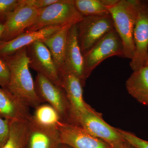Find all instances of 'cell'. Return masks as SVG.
<instances>
[{
	"instance_id": "1",
	"label": "cell",
	"mask_w": 148,
	"mask_h": 148,
	"mask_svg": "<svg viewBox=\"0 0 148 148\" xmlns=\"http://www.w3.org/2000/svg\"><path fill=\"white\" fill-rule=\"evenodd\" d=\"M8 65L10 81L7 89L30 108H36L44 103L36 92L34 81L29 70L27 48L3 58Z\"/></svg>"
},
{
	"instance_id": "2",
	"label": "cell",
	"mask_w": 148,
	"mask_h": 148,
	"mask_svg": "<svg viewBox=\"0 0 148 148\" xmlns=\"http://www.w3.org/2000/svg\"><path fill=\"white\" fill-rule=\"evenodd\" d=\"M108 9L122 42L124 58L132 60L135 51L133 33L138 16L136 0H118Z\"/></svg>"
},
{
	"instance_id": "3",
	"label": "cell",
	"mask_w": 148,
	"mask_h": 148,
	"mask_svg": "<svg viewBox=\"0 0 148 148\" xmlns=\"http://www.w3.org/2000/svg\"><path fill=\"white\" fill-rule=\"evenodd\" d=\"M83 16L77 10L74 0H58L39 10L34 24L26 32H36L48 27H64L77 24Z\"/></svg>"
},
{
	"instance_id": "4",
	"label": "cell",
	"mask_w": 148,
	"mask_h": 148,
	"mask_svg": "<svg viewBox=\"0 0 148 148\" xmlns=\"http://www.w3.org/2000/svg\"><path fill=\"white\" fill-rule=\"evenodd\" d=\"M34 85L38 97L43 103H47L56 110L61 121L79 125L71 103L62 86L56 85L42 75L38 73Z\"/></svg>"
},
{
	"instance_id": "5",
	"label": "cell",
	"mask_w": 148,
	"mask_h": 148,
	"mask_svg": "<svg viewBox=\"0 0 148 148\" xmlns=\"http://www.w3.org/2000/svg\"><path fill=\"white\" fill-rule=\"evenodd\" d=\"M78 40L84 56L106 34L114 29L110 14L83 16L77 24Z\"/></svg>"
},
{
	"instance_id": "6",
	"label": "cell",
	"mask_w": 148,
	"mask_h": 148,
	"mask_svg": "<svg viewBox=\"0 0 148 148\" xmlns=\"http://www.w3.org/2000/svg\"><path fill=\"white\" fill-rule=\"evenodd\" d=\"M113 56L124 58L122 42L114 29L106 34L84 56L86 79L101 62Z\"/></svg>"
},
{
	"instance_id": "7",
	"label": "cell",
	"mask_w": 148,
	"mask_h": 148,
	"mask_svg": "<svg viewBox=\"0 0 148 148\" xmlns=\"http://www.w3.org/2000/svg\"><path fill=\"white\" fill-rule=\"evenodd\" d=\"M136 4L138 16L133 33L135 51L130 62L133 71L146 66L148 61V4L138 0Z\"/></svg>"
},
{
	"instance_id": "8",
	"label": "cell",
	"mask_w": 148,
	"mask_h": 148,
	"mask_svg": "<svg viewBox=\"0 0 148 148\" xmlns=\"http://www.w3.org/2000/svg\"><path fill=\"white\" fill-rule=\"evenodd\" d=\"M38 11L24 0H20L15 9L6 17L1 41L11 40L26 32L34 23Z\"/></svg>"
},
{
	"instance_id": "9",
	"label": "cell",
	"mask_w": 148,
	"mask_h": 148,
	"mask_svg": "<svg viewBox=\"0 0 148 148\" xmlns=\"http://www.w3.org/2000/svg\"><path fill=\"white\" fill-rule=\"evenodd\" d=\"M26 48L29 67L54 84L62 86L59 71L47 47L40 40Z\"/></svg>"
},
{
	"instance_id": "10",
	"label": "cell",
	"mask_w": 148,
	"mask_h": 148,
	"mask_svg": "<svg viewBox=\"0 0 148 148\" xmlns=\"http://www.w3.org/2000/svg\"><path fill=\"white\" fill-rule=\"evenodd\" d=\"M78 124L92 135L108 143L113 148L125 142L118 128L108 124L103 119L102 114L93 108L79 117Z\"/></svg>"
},
{
	"instance_id": "11",
	"label": "cell",
	"mask_w": 148,
	"mask_h": 148,
	"mask_svg": "<svg viewBox=\"0 0 148 148\" xmlns=\"http://www.w3.org/2000/svg\"><path fill=\"white\" fill-rule=\"evenodd\" d=\"M56 127L59 131L61 144L73 148H113L105 141L95 137L81 126L58 123Z\"/></svg>"
},
{
	"instance_id": "12",
	"label": "cell",
	"mask_w": 148,
	"mask_h": 148,
	"mask_svg": "<svg viewBox=\"0 0 148 148\" xmlns=\"http://www.w3.org/2000/svg\"><path fill=\"white\" fill-rule=\"evenodd\" d=\"M28 138L26 148H58L61 144L56 126L44 125L32 117L27 121Z\"/></svg>"
},
{
	"instance_id": "13",
	"label": "cell",
	"mask_w": 148,
	"mask_h": 148,
	"mask_svg": "<svg viewBox=\"0 0 148 148\" xmlns=\"http://www.w3.org/2000/svg\"><path fill=\"white\" fill-rule=\"evenodd\" d=\"M64 71L77 77L84 87L86 79L85 77L84 58L78 40L77 24L72 25L69 30L64 60Z\"/></svg>"
},
{
	"instance_id": "14",
	"label": "cell",
	"mask_w": 148,
	"mask_h": 148,
	"mask_svg": "<svg viewBox=\"0 0 148 148\" xmlns=\"http://www.w3.org/2000/svg\"><path fill=\"white\" fill-rule=\"evenodd\" d=\"M60 78L61 86L69 98L78 123L79 117L92 109L84 99V86L77 77L69 72L64 71L61 73Z\"/></svg>"
},
{
	"instance_id": "15",
	"label": "cell",
	"mask_w": 148,
	"mask_h": 148,
	"mask_svg": "<svg viewBox=\"0 0 148 148\" xmlns=\"http://www.w3.org/2000/svg\"><path fill=\"white\" fill-rule=\"evenodd\" d=\"M32 116L30 107L7 89L0 88V117L9 121L27 122Z\"/></svg>"
},
{
	"instance_id": "16",
	"label": "cell",
	"mask_w": 148,
	"mask_h": 148,
	"mask_svg": "<svg viewBox=\"0 0 148 148\" xmlns=\"http://www.w3.org/2000/svg\"><path fill=\"white\" fill-rule=\"evenodd\" d=\"M62 27H48L36 32H25L15 38L0 42V58L3 59L36 41L53 34Z\"/></svg>"
},
{
	"instance_id": "17",
	"label": "cell",
	"mask_w": 148,
	"mask_h": 148,
	"mask_svg": "<svg viewBox=\"0 0 148 148\" xmlns=\"http://www.w3.org/2000/svg\"><path fill=\"white\" fill-rule=\"evenodd\" d=\"M73 25L62 27L53 34L40 40L49 49L59 75L64 71V60L67 38L70 27Z\"/></svg>"
},
{
	"instance_id": "18",
	"label": "cell",
	"mask_w": 148,
	"mask_h": 148,
	"mask_svg": "<svg viewBox=\"0 0 148 148\" xmlns=\"http://www.w3.org/2000/svg\"><path fill=\"white\" fill-rule=\"evenodd\" d=\"M125 86L130 95L139 103L148 106V65L133 71Z\"/></svg>"
},
{
	"instance_id": "19",
	"label": "cell",
	"mask_w": 148,
	"mask_h": 148,
	"mask_svg": "<svg viewBox=\"0 0 148 148\" xmlns=\"http://www.w3.org/2000/svg\"><path fill=\"white\" fill-rule=\"evenodd\" d=\"M27 121H9L8 139L3 148H26L28 138Z\"/></svg>"
},
{
	"instance_id": "20",
	"label": "cell",
	"mask_w": 148,
	"mask_h": 148,
	"mask_svg": "<svg viewBox=\"0 0 148 148\" xmlns=\"http://www.w3.org/2000/svg\"><path fill=\"white\" fill-rule=\"evenodd\" d=\"M75 6L83 16L109 14L103 0H74Z\"/></svg>"
},
{
	"instance_id": "21",
	"label": "cell",
	"mask_w": 148,
	"mask_h": 148,
	"mask_svg": "<svg viewBox=\"0 0 148 148\" xmlns=\"http://www.w3.org/2000/svg\"><path fill=\"white\" fill-rule=\"evenodd\" d=\"M32 117L37 122L48 126H56L61 121L58 112L48 103H42L36 108Z\"/></svg>"
},
{
	"instance_id": "22",
	"label": "cell",
	"mask_w": 148,
	"mask_h": 148,
	"mask_svg": "<svg viewBox=\"0 0 148 148\" xmlns=\"http://www.w3.org/2000/svg\"><path fill=\"white\" fill-rule=\"evenodd\" d=\"M125 140L137 148H148V141L141 139L134 133L118 128Z\"/></svg>"
},
{
	"instance_id": "23",
	"label": "cell",
	"mask_w": 148,
	"mask_h": 148,
	"mask_svg": "<svg viewBox=\"0 0 148 148\" xmlns=\"http://www.w3.org/2000/svg\"><path fill=\"white\" fill-rule=\"evenodd\" d=\"M10 81V72L8 65L4 59L0 58V86L7 89Z\"/></svg>"
},
{
	"instance_id": "24",
	"label": "cell",
	"mask_w": 148,
	"mask_h": 148,
	"mask_svg": "<svg viewBox=\"0 0 148 148\" xmlns=\"http://www.w3.org/2000/svg\"><path fill=\"white\" fill-rule=\"evenodd\" d=\"M20 0H0V16H6L19 4Z\"/></svg>"
},
{
	"instance_id": "25",
	"label": "cell",
	"mask_w": 148,
	"mask_h": 148,
	"mask_svg": "<svg viewBox=\"0 0 148 148\" xmlns=\"http://www.w3.org/2000/svg\"><path fill=\"white\" fill-rule=\"evenodd\" d=\"M9 121L0 117V148H3L8 139Z\"/></svg>"
},
{
	"instance_id": "26",
	"label": "cell",
	"mask_w": 148,
	"mask_h": 148,
	"mask_svg": "<svg viewBox=\"0 0 148 148\" xmlns=\"http://www.w3.org/2000/svg\"><path fill=\"white\" fill-rule=\"evenodd\" d=\"M28 4L33 6L38 10L47 7L58 1V0H24Z\"/></svg>"
},
{
	"instance_id": "27",
	"label": "cell",
	"mask_w": 148,
	"mask_h": 148,
	"mask_svg": "<svg viewBox=\"0 0 148 148\" xmlns=\"http://www.w3.org/2000/svg\"><path fill=\"white\" fill-rule=\"evenodd\" d=\"M5 18L6 17L0 16V42H1V39L4 30Z\"/></svg>"
},
{
	"instance_id": "28",
	"label": "cell",
	"mask_w": 148,
	"mask_h": 148,
	"mask_svg": "<svg viewBox=\"0 0 148 148\" xmlns=\"http://www.w3.org/2000/svg\"><path fill=\"white\" fill-rule=\"evenodd\" d=\"M114 148H137L125 140V142Z\"/></svg>"
},
{
	"instance_id": "29",
	"label": "cell",
	"mask_w": 148,
	"mask_h": 148,
	"mask_svg": "<svg viewBox=\"0 0 148 148\" xmlns=\"http://www.w3.org/2000/svg\"><path fill=\"white\" fill-rule=\"evenodd\" d=\"M58 148H73L71 147L70 146L67 145H65L64 144H61L60 145L58 146Z\"/></svg>"
},
{
	"instance_id": "30",
	"label": "cell",
	"mask_w": 148,
	"mask_h": 148,
	"mask_svg": "<svg viewBox=\"0 0 148 148\" xmlns=\"http://www.w3.org/2000/svg\"><path fill=\"white\" fill-rule=\"evenodd\" d=\"M147 65H148V61L147 63Z\"/></svg>"
}]
</instances>
